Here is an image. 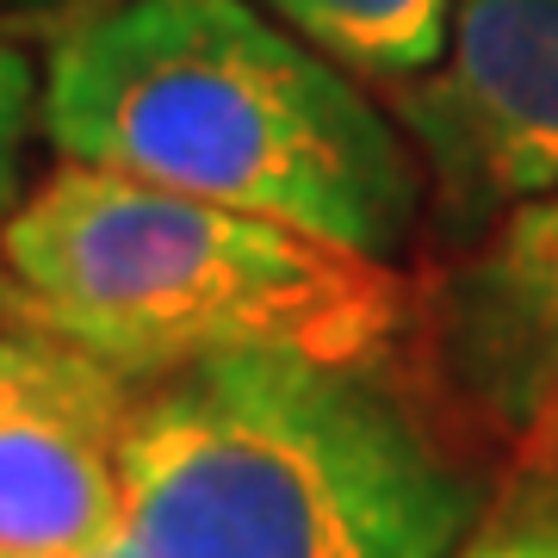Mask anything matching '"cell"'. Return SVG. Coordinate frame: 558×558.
<instances>
[{
	"label": "cell",
	"mask_w": 558,
	"mask_h": 558,
	"mask_svg": "<svg viewBox=\"0 0 558 558\" xmlns=\"http://www.w3.org/2000/svg\"><path fill=\"white\" fill-rule=\"evenodd\" d=\"M478 502L379 360L223 354L143 379L94 558H453Z\"/></svg>",
	"instance_id": "2"
},
{
	"label": "cell",
	"mask_w": 558,
	"mask_h": 558,
	"mask_svg": "<svg viewBox=\"0 0 558 558\" xmlns=\"http://www.w3.org/2000/svg\"><path fill=\"white\" fill-rule=\"evenodd\" d=\"M62 161L391 255L422 205L403 131L248 0H112L44 62Z\"/></svg>",
	"instance_id": "1"
},
{
	"label": "cell",
	"mask_w": 558,
	"mask_h": 558,
	"mask_svg": "<svg viewBox=\"0 0 558 558\" xmlns=\"http://www.w3.org/2000/svg\"><path fill=\"white\" fill-rule=\"evenodd\" d=\"M453 558H558V509H534V515H515L502 527H484Z\"/></svg>",
	"instance_id": "9"
},
{
	"label": "cell",
	"mask_w": 558,
	"mask_h": 558,
	"mask_svg": "<svg viewBox=\"0 0 558 558\" xmlns=\"http://www.w3.org/2000/svg\"><path fill=\"white\" fill-rule=\"evenodd\" d=\"M260 7L341 69L403 81L440 62L459 0H260Z\"/></svg>",
	"instance_id": "7"
},
{
	"label": "cell",
	"mask_w": 558,
	"mask_h": 558,
	"mask_svg": "<svg viewBox=\"0 0 558 558\" xmlns=\"http://www.w3.org/2000/svg\"><path fill=\"white\" fill-rule=\"evenodd\" d=\"M0 329H38V323H32V304H25L20 279H13L7 260H0Z\"/></svg>",
	"instance_id": "10"
},
{
	"label": "cell",
	"mask_w": 558,
	"mask_h": 558,
	"mask_svg": "<svg viewBox=\"0 0 558 558\" xmlns=\"http://www.w3.org/2000/svg\"><path fill=\"white\" fill-rule=\"evenodd\" d=\"M459 348L490 398L558 416V193L515 205L453 286Z\"/></svg>",
	"instance_id": "6"
},
{
	"label": "cell",
	"mask_w": 558,
	"mask_h": 558,
	"mask_svg": "<svg viewBox=\"0 0 558 558\" xmlns=\"http://www.w3.org/2000/svg\"><path fill=\"white\" fill-rule=\"evenodd\" d=\"M398 112L459 205L558 193V0H459L440 69L403 81Z\"/></svg>",
	"instance_id": "5"
},
{
	"label": "cell",
	"mask_w": 558,
	"mask_h": 558,
	"mask_svg": "<svg viewBox=\"0 0 558 558\" xmlns=\"http://www.w3.org/2000/svg\"><path fill=\"white\" fill-rule=\"evenodd\" d=\"M44 124V75L20 44L0 32V223L20 211L25 193V149Z\"/></svg>",
	"instance_id": "8"
},
{
	"label": "cell",
	"mask_w": 558,
	"mask_h": 558,
	"mask_svg": "<svg viewBox=\"0 0 558 558\" xmlns=\"http://www.w3.org/2000/svg\"><path fill=\"white\" fill-rule=\"evenodd\" d=\"M32 323L131 379L223 354L385 360L403 279L292 223L62 161L0 223Z\"/></svg>",
	"instance_id": "3"
},
{
	"label": "cell",
	"mask_w": 558,
	"mask_h": 558,
	"mask_svg": "<svg viewBox=\"0 0 558 558\" xmlns=\"http://www.w3.org/2000/svg\"><path fill=\"white\" fill-rule=\"evenodd\" d=\"M143 379L50 329H0V546L94 558L119 534Z\"/></svg>",
	"instance_id": "4"
},
{
	"label": "cell",
	"mask_w": 558,
	"mask_h": 558,
	"mask_svg": "<svg viewBox=\"0 0 558 558\" xmlns=\"http://www.w3.org/2000/svg\"><path fill=\"white\" fill-rule=\"evenodd\" d=\"M0 558H25V553H7V546H0Z\"/></svg>",
	"instance_id": "11"
}]
</instances>
